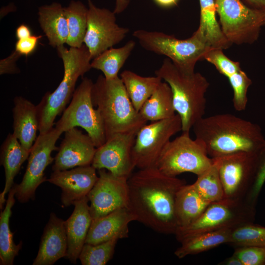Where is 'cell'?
I'll use <instances>...</instances> for the list:
<instances>
[{"instance_id":"38","label":"cell","mask_w":265,"mask_h":265,"mask_svg":"<svg viewBox=\"0 0 265 265\" xmlns=\"http://www.w3.org/2000/svg\"><path fill=\"white\" fill-rule=\"evenodd\" d=\"M265 183V145L258 153V160L254 179L243 201L246 204L256 209L259 194Z\"/></svg>"},{"instance_id":"39","label":"cell","mask_w":265,"mask_h":265,"mask_svg":"<svg viewBox=\"0 0 265 265\" xmlns=\"http://www.w3.org/2000/svg\"><path fill=\"white\" fill-rule=\"evenodd\" d=\"M242 265H265V247L244 246L236 247L233 254Z\"/></svg>"},{"instance_id":"31","label":"cell","mask_w":265,"mask_h":265,"mask_svg":"<svg viewBox=\"0 0 265 265\" xmlns=\"http://www.w3.org/2000/svg\"><path fill=\"white\" fill-rule=\"evenodd\" d=\"M135 46V42L131 40L121 47H112L105 51L92 59L91 68L101 71L106 79L118 77L120 70L129 57Z\"/></svg>"},{"instance_id":"12","label":"cell","mask_w":265,"mask_h":265,"mask_svg":"<svg viewBox=\"0 0 265 265\" xmlns=\"http://www.w3.org/2000/svg\"><path fill=\"white\" fill-rule=\"evenodd\" d=\"M64 132L55 126L47 132L39 133L29 153L26 168L21 182L15 184V197L21 203L34 200L37 187L47 181L44 171L54 158L52 152L58 150L55 143L60 135Z\"/></svg>"},{"instance_id":"29","label":"cell","mask_w":265,"mask_h":265,"mask_svg":"<svg viewBox=\"0 0 265 265\" xmlns=\"http://www.w3.org/2000/svg\"><path fill=\"white\" fill-rule=\"evenodd\" d=\"M120 78L131 102L138 112L162 80L156 75L143 77L130 70L123 71Z\"/></svg>"},{"instance_id":"11","label":"cell","mask_w":265,"mask_h":265,"mask_svg":"<svg viewBox=\"0 0 265 265\" xmlns=\"http://www.w3.org/2000/svg\"><path fill=\"white\" fill-rule=\"evenodd\" d=\"M182 130L181 119L178 114L141 127L136 134L132 150L135 167L142 169L156 167L171 137Z\"/></svg>"},{"instance_id":"2","label":"cell","mask_w":265,"mask_h":265,"mask_svg":"<svg viewBox=\"0 0 265 265\" xmlns=\"http://www.w3.org/2000/svg\"><path fill=\"white\" fill-rule=\"evenodd\" d=\"M192 129L195 139L212 158L240 152L258 153L265 145L258 124L230 113L203 117Z\"/></svg>"},{"instance_id":"37","label":"cell","mask_w":265,"mask_h":265,"mask_svg":"<svg viewBox=\"0 0 265 265\" xmlns=\"http://www.w3.org/2000/svg\"><path fill=\"white\" fill-rule=\"evenodd\" d=\"M221 49H211L204 55V58L212 64L222 75L227 78L241 70L240 63L228 58Z\"/></svg>"},{"instance_id":"16","label":"cell","mask_w":265,"mask_h":265,"mask_svg":"<svg viewBox=\"0 0 265 265\" xmlns=\"http://www.w3.org/2000/svg\"><path fill=\"white\" fill-rule=\"evenodd\" d=\"M137 132L117 133L97 148L91 165L113 174L129 178L135 168L132 150Z\"/></svg>"},{"instance_id":"36","label":"cell","mask_w":265,"mask_h":265,"mask_svg":"<svg viewBox=\"0 0 265 265\" xmlns=\"http://www.w3.org/2000/svg\"><path fill=\"white\" fill-rule=\"evenodd\" d=\"M228 79L233 90L235 109L237 111L245 110L248 103V90L252 82L251 80L242 69Z\"/></svg>"},{"instance_id":"14","label":"cell","mask_w":265,"mask_h":265,"mask_svg":"<svg viewBox=\"0 0 265 265\" xmlns=\"http://www.w3.org/2000/svg\"><path fill=\"white\" fill-rule=\"evenodd\" d=\"M87 25L83 43L92 60L121 42L130 30L117 24L113 11L97 7L91 0H87Z\"/></svg>"},{"instance_id":"30","label":"cell","mask_w":265,"mask_h":265,"mask_svg":"<svg viewBox=\"0 0 265 265\" xmlns=\"http://www.w3.org/2000/svg\"><path fill=\"white\" fill-rule=\"evenodd\" d=\"M232 229L203 233L183 240L174 252L179 259L206 251L218 245L229 243Z\"/></svg>"},{"instance_id":"23","label":"cell","mask_w":265,"mask_h":265,"mask_svg":"<svg viewBox=\"0 0 265 265\" xmlns=\"http://www.w3.org/2000/svg\"><path fill=\"white\" fill-rule=\"evenodd\" d=\"M30 151L26 149L13 133H8L0 147V164L4 167L5 186L0 194V209L6 202L5 195L14 185V179L21 167L28 159Z\"/></svg>"},{"instance_id":"21","label":"cell","mask_w":265,"mask_h":265,"mask_svg":"<svg viewBox=\"0 0 265 265\" xmlns=\"http://www.w3.org/2000/svg\"><path fill=\"white\" fill-rule=\"evenodd\" d=\"M87 196L74 202V210L70 217L64 221L67 237V258L76 264L85 243L91 224L92 217L90 211Z\"/></svg>"},{"instance_id":"27","label":"cell","mask_w":265,"mask_h":265,"mask_svg":"<svg viewBox=\"0 0 265 265\" xmlns=\"http://www.w3.org/2000/svg\"><path fill=\"white\" fill-rule=\"evenodd\" d=\"M139 112L147 122L159 121L174 116L176 111L169 84L162 81L144 103Z\"/></svg>"},{"instance_id":"33","label":"cell","mask_w":265,"mask_h":265,"mask_svg":"<svg viewBox=\"0 0 265 265\" xmlns=\"http://www.w3.org/2000/svg\"><path fill=\"white\" fill-rule=\"evenodd\" d=\"M211 166L197 176L194 186L202 196L210 203L225 198L224 192L218 171L217 162L214 158Z\"/></svg>"},{"instance_id":"28","label":"cell","mask_w":265,"mask_h":265,"mask_svg":"<svg viewBox=\"0 0 265 265\" xmlns=\"http://www.w3.org/2000/svg\"><path fill=\"white\" fill-rule=\"evenodd\" d=\"M16 191L14 184L9 191L6 206L0 215V265H13L16 256L21 249L23 242L16 244L13 240V234L9 227V219L12 213V208L14 205V197Z\"/></svg>"},{"instance_id":"17","label":"cell","mask_w":265,"mask_h":265,"mask_svg":"<svg viewBox=\"0 0 265 265\" xmlns=\"http://www.w3.org/2000/svg\"><path fill=\"white\" fill-rule=\"evenodd\" d=\"M64 132L54 158L53 171L91 165L97 148L90 137L76 127Z\"/></svg>"},{"instance_id":"24","label":"cell","mask_w":265,"mask_h":265,"mask_svg":"<svg viewBox=\"0 0 265 265\" xmlns=\"http://www.w3.org/2000/svg\"><path fill=\"white\" fill-rule=\"evenodd\" d=\"M38 15L40 26L49 44L57 48L66 44L69 32L64 7L53 2L40 6Z\"/></svg>"},{"instance_id":"5","label":"cell","mask_w":265,"mask_h":265,"mask_svg":"<svg viewBox=\"0 0 265 265\" xmlns=\"http://www.w3.org/2000/svg\"><path fill=\"white\" fill-rule=\"evenodd\" d=\"M64 67V75L58 86L52 93L46 92L37 105L39 133L51 130L56 117L65 109L75 91L77 81L91 68V55L87 47L64 46L56 48Z\"/></svg>"},{"instance_id":"9","label":"cell","mask_w":265,"mask_h":265,"mask_svg":"<svg viewBox=\"0 0 265 265\" xmlns=\"http://www.w3.org/2000/svg\"><path fill=\"white\" fill-rule=\"evenodd\" d=\"M222 31L236 45L251 44L259 37L265 14L246 5L242 0H214Z\"/></svg>"},{"instance_id":"13","label":"cell","mask_w":265,"mask_h":265,"mask_svg":"<svg viewBox=\"0 0 265 265\" xmlns=\"http://www.w3.org/2000/svg\"><path fill=\"white\" fill-rule=\"evenodd\" d=\"M258 153L240 152L214 158L225 198L244 201L254 179Z\"/></svg>"},{"instance_id":"32","label":"cell","mask_w":265,"mask_h":265,"mask_svg":"<svg viewBox=\"0 0 265 265\" xmlns=\"http://www.w3.org/2000/svg\"><path fill=\"white\" fill-rule=\"evenodd\" d=\"M64 10L69 32L66 44L70 47L80 48L87 29L88 8L80 1L72 0Z\"/></svg>"},{"instance_id":"18","label":"cell","mask_w":265,"mask_h":265,"mask_svg":"<svg viewBox=\"0 0 265 265\" xmlns=\"http://www.w3.org/2000/svg\"><path fill=\"white\" fill-rule=\"evenodd\" d=\"M96 170L89 165L54 171L47 181L61 188V203L68 207L87 196L98 179Z\"/></svg>"},{"instance_id":"15","label":"cell","mask_w":265,"mask_h":265,"mask_svg":"<svg viewBox=\"0 0 265 265\" xmlns=\"http://www.w3.org/2000/svg\"><path fill=\"white\" fill-rule=\"evenodd\" d=\"M98 179L87 195L92 219L127 207L129 178L116 176L105 169L98 170Z\"/></svg>"},{"instance_id":"3","label":"cell","mask_w":265,"mask_h":265,"mask_svg":"<svg viewBox=\"0 0 265 265\" xmlns=\"http://www.w3.org/2000/svg\"><path fill=\"white\" fill-rule=\"evenodd\" d=\"M92 99L103 119L106 140L117 133L137 132L147 123L133 106L119 77L108 80L99 75L93 85Z\"/></svg>"},{"instance_id":"19","label":"cell","mask_w":265,"mask_h":265,"mask_svg":"<svg viewBox=\"0 0 265 265\" xmlns=\"http://www.w3.org/2000/svg\"><path fill=\"white\" fill-rule=\"evenodd\" d=\"M64 221L51 212L41 238L33 265H53L67 253V237Z\"/></svg>"},{"instance_id":"8","label":"cell","mask_w":265,"mask_h":265,"mask_svg":"<svg viewBox=\"0 0 265 265\" xmlns=\"http://www.w3.org/2000/svg\"><path fill=\"white\" fill-rule=\"evenodd\" d=\"M212 163V158L209 156L202 142L196 139H191L189 132H183L165 146L156 167L170 176L176 177L185 172L198 176Z\"/></svg>"},{"instance_id":"6","label":"cell","mask_w":265,"mask_h":265,"mask_svg":"<svg viewBox=\"0 0 265 265\" xmlns=\"http://www.w3.org/2000/svg\"><path fill=\"white\" fill-rule=\"evenodd\" d=\"M132 36L145 50L167 57L176 66L187 73L195 72L196 63L203 59L211 49L196 31L185 39L144 29L135 30Z\"/></svg>"},{"instance_id":"4","label":"cell","mask_w":265,"mask_h":265,"mask_svg":"<svg viewBox=\"0 0 265 265\" xmlns=\"http://www.w3.org/2000/svg\"><path fill=\"white\" fill-rule=\"evenodd\" d=\"M155 75L170 86L175 111L181 119L182 131L189 132L205 114L209 82L199 72L183 71L168 58L163 60Z\"/></svg>"},{"instance_id":"42","label":"cell","mask_w":265,"mask_h":265,"mask_svg":"<svg viewBox=\"0 0 265 265\" xmlns=\"http://www.w3.org/2000/svg\"><path fill=\"white\" fill-rule=\"evenodd\" d=\"M17 39H23L28 38L32 35L30 28L26 25L21 24L17 27L15 32Z\"/></svg>"},{"instance_id":"22","label":"cell","mask_w":265,"mask_h":265,"mask_svg":"<svg viewBox=\"0 0 265 265\" xmlns=\"http://www.w3.org/2000/svg\"><path fill=\"white\" fill-rule=\"evenodd\" d=\"M13 103L12 133L30 151L39 129L37 106L22 96L15 97Z\"/></svg>"},{"instance_id":"44","label":"cell","mask_w":265,"mask_h":265,"mask_svg":"<svg viewBox=\"0 0 265 265\" xmlns=\"http://www.w3.org/2000/svg\"><path fill=\"white\" fill-rule=\"evenodd\" d=\"M130 0H115V5L113 10L115 14H120L128 7Z\"/></svg>"},{"instance_id":"10","label":"cell","mask_w":265,"mask_h":265,"mask_svg":"<svg viewBox=\"0 0 265 265\" xmlns=\"http://www.w3.org/2000/svg\"><path fill=\"white\" fill-rule=\"evenodd\" d=\"M93 83L90 79H82L55 126L64 132L76 127L82 128L98 148L106 142V137L102 117L97 108L94 107L92 99Z\"/></svg>"},{"instance_id":"25","label":"cell","mask_w":265,"mask_h":265,"mask_svg":"<svg viewBox=\"0 0 265 265\" xmlns=\"http://www.w3.org/2000/svg\"><path fill=\"white\" fill-rule=\"evenodd\" d=\"M210 203L202 196L193 184L183 185L178 190L175 200L178 228L186 227L194 222Z\"/></svg>"},{"instance_id":"45","label":"cell","mask_w":265,"mask_h":265,"mask_svg":"<svg viewBox=\"0 0 265 265\" xmlns=\"http://www.w3.org/2000/svg\"><path fill=\"white\" fill-rule=\"evenodd\" d=\"M158 6L168 8L176 6L179 0H153Z\"/></svg>"},{"instance_id":"20","label":"cell","mask_w":265,"mask_h":265,"mask_svg":"<svg viewBox=\"0 0 265 265\" xmlns=\"http://www.w3.org/2000/svg\"><path fill=\"white\" fill-rule=\"evenodd\" d=\"M133 221H136V218L127 207L92 219L85 243L97 244L114 238H127L129 237V225Z\"/></svg>"},{"instance_id":"7","label":"cell","mask_w":265,"mask_h":265,"mask_svg":"<svg viewBox=\"0 0 265 265\" xmlns=\"http://www.w3.org/2000/svg\"><path fill=\"white\" fill-rule=\"evenodd\" d=\"M254 209L244 201L224 198L211 203L202 214L190 224L179 227L175 233L180 242L188 238L205 233L226 229H234L253 222Z\"/></svg>"},{"instance_id":"47","label":"cell","mask_w":265,"mask_h":265,"mask_svg":"<svg viewBox=\"0 0 265 265\" xmlns=\"http://www.w3.org/2000/svg\"><path fill=\"white\" fill-rule=\"evenodd\" d=\"M264 26H265V21L264 23Z\"/></svg>"},{"instance_id":"40","label":"cell","mask_w":265,"mask_h":265,"mask_svg":"<svg viewBox=\"0 0 265 265\" xmlns=\"http://www.w3.org/2000/svg\"><path fill=\"white\" fill-rule=\"evenodd\" d=\"M42 37V35H32L28 38L17 40L15 51L21 55L27 56L32 54L36 50L39 40Z\"/></svg>"},{"instance_id":"46","label":"cell","mask_w":265,"mask_h":265,"mask_svg":"<svg viewBox=\"0 0 265 265\" xmlns=\"http://www.w3.org/2000/svg\"><path fill=\"white\" fill-rule=\"evenodd\" d=\"M219 265H242L240 260L234 254L232 256L229 257L223 262H221Z\"/></svg>"},{"instance_id":"43","label":"cell","mask_w":265,"mask_h":265,"mask_svg":"<svg viewBox=\"0 0 265 265\" xmlns=\"http://www.w3.org/2000/svg\"><path fill=\"white\" fill-rule=\"evenodd\" d=\"M249 7L265 14V0H242Z\"/></svg>"},{"instance_id":"34","label":"cell","mask_w":265,"mask_h":265,"mask_svg":"<svg viewBox=\"0 0 265 265\" xmlns=\"http://www.w3.org/2000/svg\"><path fill=\"white\" fill-rule=\"evenodd\" d=\"M230 244L235 247L254 246L265 247V227L247 223L233 229Z\"/></svg>"},{"instance_id":"35","label":"cell","mask_w":265,"mask_h":265,"mask_svg":"<svg viewBox=\"0 0 265 265\" xmlns=\"http://www.w3.org/2000/svg\"><path fill=\"white\" fill-rule=\"evenodd\" d=\"M119 239L97 244L85 243L79 256L82 265H105L112 258Z\"/></svg>"},{"instance_id":"26","label":"cell","mask_w":265,"mask_h":265,"mask_svg":"<svg viewBox=\"0 0 265 265\" xmlns=\"http://www.w3.org/2000/svg\"><path fill=\"white\" fill-rule=\"evenodd\" d=\"M200 22L196 30L211 49H228L232 44L223 34L216 18L214 0H199Z\"/></svg>"},{"instance_id":"41","label":"cell","mask_w":265,"mask_h":265,"mask_svg":"<svg viewBox=\"0 0 265 265\" xmlns=\"http://www.w3.org/2000/svg\"><path fill=\"white\" fill-rule=\"evenodd\" d=\"M20 56V54L14 51L7 57L1 60L0 62V74L19 73L20 70L16 66V61Z\"/></svg>"},{"instance_id":"1","label":"cell","mask_w":265,"mask_h":265,"mask_svg":"<svg viewBox=\"0 0 265 265\" xmlns=\"http://www.w3.org/2000/svg\"><path fill=\"white\" fill-rule=\"evenodd\" d=\"M128 208L136 221L156 232L175 234L178 228L175 205L185 180L167 175L156 167L139 169L128 179Z\"/></svg>"}]
</instances>
